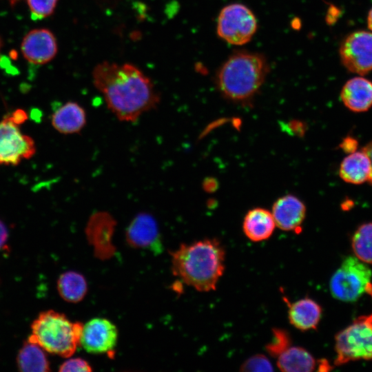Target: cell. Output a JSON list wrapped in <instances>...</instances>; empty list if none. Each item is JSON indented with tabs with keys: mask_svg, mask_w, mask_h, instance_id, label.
Segmentation results:
<instances>
[{
	"mask_svg": "<svg viewBox=\"0 0 372 372\" xmlns=\"http://www.w3.org/2000/svg\"><path fill=\"white\" fill-rule=\"evenodd\" d=\"M92 80L108 109L121 121L135 122L161 101L152 81L132 64L103 61L94 68Z\"/></svg>",
	"mask_w": 372,
	"mask_h": 372,
	"instance_id": "6da1fadb",
	"label": "cell"
},
{
	"mask_svg": "<svg viewBox=\"0 0 372 372\" xmlns=\"http://www.w3.org/2000/svg\"><path fill=\"white\" fill-rule=\"evenodd\" d=\"M171 256L172 273L183 283L201 292L216 289L225 260V250L218 240L182 244Z\"/></svg>",
	"mask_w": 372,
	"mask_h": 372,
	"instance_id": "7a4b0ae2",
	"label": "cell"
},
{
	"mask_svg": "<svg viewBox=\"0 0 372 372\" xmlns=\"http://www.w3.org/2000/svg\"><path fill=\"white\" fill-rule=\"evenodd\" d=\"M268 71L267 62L262 54L238 52L221 66L217 74V85L227 99L245 101L260 89Z\"/></svg>",
	"mask_w": 372,
	"mask_h": 372,
	"instance_id": "3957f363",
	"label": "cell"
},
{
	"mask_svg": "<svg viewBox=\"0 0 372 372\" xmlns=\"http://www.w3.org/2000/svg\"><path fill=\"white\" fill-rule=\"evenodd\" d=\"M83 324L64 314L48 310L41 312L31 324L28 340L50 353L68 358L80 344Z\"/></svg>",
	"mask_w": 372,
	"mask_h": 372,
	"instance_id": "277c9868",
	"label": "cell"
},
{
	"mask_svg": "<svg viewBox=\"0 0 372 372\" xmlns=\"http://www.w3.org/2000/svg\"><path fill=\"white\" fill-rule=\"evenodd\" d=\"M329 289L334 298L343 302H355L364 294L372 298V271L355 256H348L332 275Z\"/></svg>",
	"mask_w": 372,
	"mask_h": 372,
	"instance_id": "5b68a950",
	"label": "cell"
},
{
	"mask_svg": "<svg viewBox=\"0 0 372 372\" xmlns=\"http://www.w3.org/2000/svg\"><path fill=\"white\" fill-rule=\"evenodd\" d=\"M334 364L372 360V313L359 316L335 336Z\"/></svg>",
	"mask_w": 372,
	"mask_h": 372,
	"instance_id": "8992f818",
	"label": "cell"
},
{
	"mask_svg": "<svg viewBox=\"0 0 372 372\" xmlns=\"http://www.w3.org/2000/svg\"><path fill=\"white\" fill-rule=\"evenodd\" d=\"M257 30L252 11L241 3L224 7L218 17L217 34L227 43L240 45L249 42Z\"/></svg>",
	"mask_w": 372,
	"mask_h": 372,
	"instance_id": "52a82bcc",
	"label": "cell"
},
{
	"mask_svg": "<svg viewBox=\"0 0 372 372\" xmlns=\"http://www.w3.org/2000/svg\"><path fill=\"white\" fill-rule=\"evenodd\" d=\"M10 114L0 121V165H17L36 152L34 140L23 134Z\"/></svg>",
	"mask_w": 372,
	"mask_h": 372,
	"instance_id": "ba28073f",
	"label": "cell"
},
{
	"mask_svg": "<svg viewBox=\"0 0 372 372\" xmlns=\"http://www.w3.org/2000/svg\"><path fill=\"white\" fill-rule=\"evenodd\" d=\"M344 66L350 72L364 75L372 70V32L359 30L349 34L340 47Z\"/></svg>",
	"mask_w": 372,
	"mask_h": 372,
	"instance_id": "9c48e42d",
	"label": "cell"
},
{
	"mask_svg": "<svg viewBox=\"0 0 372 372\" xmlns=\"http://www.w3.org/2000/svg\"><path fill=\"white\" fill-rule=\"evenodd\" d=\"M117 339L116 327L106 318H96L83 324L80 344L88 353L101 354L112 351Z\"/></svg>",
	"mask_w": 372,
	"mask_h": 372,
	"instance_id": "30bf717a",
	"label": "cell"
},
{
	"mask_svg": "<svg viewBox=\"0 0 372 372\" xmlns=\"http://www.w3.org/2000/svg\"><path fill=\"white\" fill-rule=\"evenodd\" d=\"M125 237L127 244L134 248L147 249L154 254L163 251L157 223L149 214H138L128 225Z\"/></svg>",
	"mask_w": 372,
	"mask_h": 372,
	"instance_id": "8fae6325",
	"label": "cell"
},
{
	"mask_svg": "<svg viewBox=\"0 0 372 372\" xmlns=\"http://www.w3.org/2000/svg\"><path fill=\"white\" fill-rule=\"evenodd\" d=\"M21 50L28 62L37 65L45 64L55 56L57 43L54 34L49 30L34 29L24 37Z\"/></svg>",
	"mask_w": 372,
	"mask_h": 372,
	"instance_id": "7c38bea8",
	"label": "cell"
},
{
	"mask_svg": "<svg viewBox=\"0 0 372 372\" xmlns=\"http://www.w3.org/2000/svg\"><path fill=\"white\" fill-rule=\"evenodd\" d=\"M271 214L278 228L299 233L305 218L306 207L296 196L286 195L273 203Z\"/></svg>",
	"mask_w": 372,
	"mask_h": 372,
	"instance_id": "4fadbf2b",
	"label": "cell"
},
{
	"mask_svg": "<svg viewBox=\"0 0 372 372\" xmlns=\"http://www.w3.org/2000/svg\"><path fill=\"white\" fill-rule=\"evenodd\" d=\"M288 319L296 329L302 331L316 329L321 320L322 309L314 300L306 297L293 303L288 300Z\"/></svg>",
	"mask_w": 372,
	"mask_h": 372,
	"instance_id": "5bb4252c",
	"label": "cell"
},
{
	"mask_svg": "<svg viewBox=\"0 0 372 372\" xmlns=\"http://www.w3.org/2000/svg\"><path fill=\"white\" fill-rule=\"evenodd\" d=\"M340 96L351 111L365 112L372 106V82L364 77L352 78L344 85Z\"/></svg>",
	"mask_w": 372,
	"mask_h": 372,
	"instance_id": "9a60e30c",
	"label": "cell"
},
{
	"mask_svg": "<svg viewBox=\"0 0 372 372\" xmlns=\"http://www.w3.org/2000/svg\"><path fill=\"white\" fill-rule=\"evenodd\" d=\"M51 123L61 134H77L86 125V112L79 103L69 101L55 110L52 115Z\"/></svg>",
	"mask_w": 372,
	"mask_h": 372,
	"instance_id": "2e32d148",
	"label": "cell"
},
{
	"mask_svg": "<svg viewBox=\"0 0 372 372\" xmlns=\"http://www.w3.org/2000/svg\"><path fill=\"white\" fill-rule=\"evenodd\" d=\"M276 223L271 211L264 208H254L245 215L242 223L245 235L253 242L268 239L273 234Z\"/></svg>",
	"mask_w": 372,
	"mask_h": 372,
	"instance_id": "e0dca14e",
	"label": "cell"
},
{
	"mask_svg": "<svg viewBox=\"0 0 372 372\" xmlns=\"http://www.w3.org/2000/svg\"><path fill=\"white\" fill-rule=\"evenodd\" d=\"M371 171L369 158L362 150L351 153L342 161L339 174L345 182L359 185L369 180Z\"/></svg>",
	"mask_w": 372,
	"mask_h": 372,
	"instance_id": "ac0fdd59",
	"label": "cell"
},
{
	"mask_svg": "<svg viewBox=\"0 0 372 372\" xmlns=\"http://www.w3.org/2000/svg\"><path fill=\"white\" fill-rule=\"evenodd\" d=\"M317 361L304 348L290 347L277 358V366L285 372H310L314 371Z\"/></svg>",
	"mask_w": 372,
	"mask_h": 372,
	"instance_id": "d6986e66",
	"label": "cell"
},
{
	"mask_svg": "<svg viewBox=\"0 0 372 372\" xmlns=\"http://www.w3.org/2000/svg\"><path fill=\"white\" fill-rule=\"evenodd\" d=\"M39 345L28 340L19 350L17 364L21 371L45 372L50 371L49 361Z\"/></svg>",
	"mask_w": 372,
	"mask_h": 372,
	"instance_id": "ffe728a7",
	"label": "cell"
},
{
	"mask_svg": "<svg viewBox=\"0 0 372 372\" xmlns=\"http://www.w3.org/2000/svg\"><path fill=\"white\" fill-rule=\"evenodd\" d=\"M57 290L64 300L76 303L81 301L87 293V281L80 273L67 271L59 276L57 280Z\"/></svg>",
	"mask_w": 372,
	"mask_h": 372,
	"instance_id": "44dd1931",
	"label": "cell"
},
{
	"mask_svg": "<svg viewBox=\"0 0 372 372\" xmlns=\"http://www.w3.org/2000/svg\"><path fill=\"white\" fill-rule=\"evenodd\" d=\"M351 247L357 258L372 265V222L360 225L355 231L351 238Z\"/></svg>",
	"mask_w": 372,
	"mask_h": 372,
	"instance_id": "7402d4cb",
	"label": "cell"
},
{
	"mask_svg": "<svg viewBox=\"0 0 372 372\" xmlns=\"http://www.w3.org/2000/svg\"><path fill=\"white\" fill-rule=\"evenodd\" d=\"M291 338L287 331L273 328L271 340L265 345L266 351L269 355L278 358L285 351L291 347Z\"/></svg>",
	"mask_w": 372,
	"mask_h": 372,
	"instance_id": "603a6c76",
	"label": "cell"
},
{
	"mask_svg": "<svg viewBox=\"0 0 372 372\" xmlns=\"http://www.w3.org/2000/svg\"><path fill=\"white\" fill-rule=\"evenodd\" d=\"M58 0H27L32 19H41L51 15Z\"/></svg>",
	"mask_w": 372,
	"mask_h": 372,
	"instance_id": "cb8c5ba5",
	"label": "cell"
},
{
	"mask_svg": "<svg viewBox=\"0 0 372 372\" xmlns=\"http://www.w3.org/2000/svg\"><path fill=\"white\" fill-rule=\"evenodd\" d=\"M241 371H273L269 358L263 354H256L247 358L240 366Z\"/></svg>",
	"mask_w": 372,
	"mask_h": 372,
	"instance_id": "d4e9b609",
	"label": "cell"
},
{
	"mask_svg": "<svg viewBox=\"0 0 372 372\" xmlns=\"http://www.w3.org/2000/svg\"><path fill=\"white\" fill-rule=\"evenodd\" d=\"M59 371H85L90 372L92 371L91 365L87 360L81 358H70L63 362L59 369Z\"/></svg>",
	"mask_w": 372,
	"mask_h": 372,
	"instance_id": "484cf974",
	"label": "cell"
},
{
	"mask_svg": "<svg viewBox=\"0 0 372 372\" xmlns=\"http://www.w3.org/2000/svg\"><path fill=\"white\" fill-rule=\"evenodd\" d=\"M358 145V141L355 139L348 136L342 141L340 146L344 152L353 153L356 151Z\"/></svg>",
	"mask_w": 372,
	"mask_h": 372,
	"instance_id": "4316f807",
	"label": "cell"
},
{
	"mask_svg": "<svg viewBox=\"0 0 372 372\" xmlns=\"http://www.w3.org/2000/svg\"><path fill=\"white\" fill-rule=\"evenodd\" d=\"M8 232L4 223L0 220V250L6 245Z\"/></svg>",
	"mask_w": 372,
	"mask_h": 372,
	"instance_id": "83f0119b",
	"label": "cell"
},
{
	"mask_svg": "<svg viewBox=\"0 0 372 372\" xmlns=\"http://www.w3.org/2000/svg\"><path fill=\"white\" fill-rule=\"evenodd\" d=\"M362 150L366 154L371 162V171L368 181L372 185V141L368 143L364 147H363Z\"/></svg>",
	"mask_w": 372,
	"mask_h": 372,
	"instance_id": "f1b7e54d",
	"label": "cell"
},
{
	"mask_svg": "<svg viewBox=\"0 0 372 372\" xmlns=\"http://www.w3.org/2000/svg\"><path fill=\"white\" fill-rule=\"evenodd\" d=\"M368 28L372 30V8L370 10L367 17Z\"/></svg>",
	"mask_w": 372,
	"mask_h": 372,
	"instance_id": "f546056e",
	"label": "cell"
},
{
	"mask_svg": "<svg viewBox=\"0 0 372 372\" xmlns=\"http://www.w3.org/2000/svg\"><path fill=\"white\" fill-rule=\"evenodd\" d=\"M10 3V5H14L15 4L17 1H20V0H7Z\"/></svg>",
	"mask_w": 372,
	"mask_h": 372,
	"instance_id": "4dcf8cb0",
	"label": "cell"
}]
</instances>
